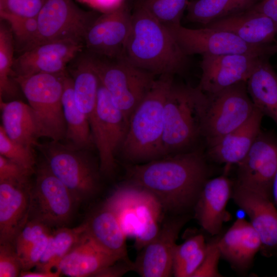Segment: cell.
Returning <instances> with one entry per match:
<instances>
[{
	"mask_svg": "<svg viewBox=\"0 0 277 277\" xmlns=\"http://www.w3.org/2000/svg\"><path fill=\"white\" fill-rule=\"evenodd\" d=\"M126 169L129 182L151 193L170 215L187 214L194 209L208 174L199 151L171 154Z\"/></svg>",
	"mask_w": 277,
	"mask_h": 277,
	"instance_id": "6da1fadb",
	"label": "cell"
},
{
	"mask_svg": "<svg viewBox=\"0 0 277 277\" xmlns=\"http://www.w3.org/2000/svg\"><path fill=\"white\" fill-rule=\"evenodd\" d=\"M122 58L154 75L183 71L187 56L169 28L152 16L141 2L131 16V26Z\"/></svg>",
	"mask_w": 277,
	"mask_h": 277,
	"instance_id": "7a4b0ae2",
	"label": "cell"
},
{
	"mask_svg": "<svg viewBox=\"0 0 277 277\" xmlns=\"http://www.w3.org/2000/svg\"><path fill=\"white\" fill-rule=\"evenodd\" d=\"M169 74L160 75L133 111L121 146L123 157L133 163H146L163 157V111L174 82Z\"/></svg>",
	"mask_w": 277,
	"mask_h": 277,
	"instance_id": "3957f363",
	"label": "cell"
},
{
	"mask_svg": "<svg viewBox=\"0 0 277 277\" xmlns=\"http://www.w3.org/2000/svg\"><path fill=\"white\" fill-rule=\"evenodd\" d=\"M207 95L197 87L174 83L163 111V157L184 152L201 135V118Z\"/></svg>",
	"mask_w": 277,
	"mask_h": 277,
	"instance_id": "277c9868",
	"label": "cell"
},
{
	"mask_svg": "<svg viewBox=\"0 0 277 277\" xmlns=\"http://www.w3.org/2000/svg\"><path fill=\"white\" fill-rule=\"evenodd\" d=\"M106 203L115 213L126 237L134 238L138 251L159 232L164 211L158 200L143 188L128 182L118 187Z\"/></svg>",
	"mask_w": 277,
	"mask_h": 277,
	"instance_id": "5b68a950",
	"label": "cell"
},
{
	"mask_svg": "<svg viewBox=\"0 0 277 277\" xmlns=\"http://www.w3.org/2000/svg\"><path fill=\"white\" fill-rule=\"evenodd\" d=\"M66 71L15 76L35 117L40 137L54 141L65 138L67 126L62 104Z\"/></svg>",
	"mask_w": 277,
	"mask_h": 277,
	"instance_id": "8992f818",
	"label": "cell"
},
{
	"mask_svg": "<svg viewBox=\"0 0 277 277\" xmlns=\"http://www.w3.org/2000/svg\"><path fill=\"white\" fill-rule=\"evenodd\" d=\"M87 52L101 83L129 123L133 111L151 88L155 75L123 58H109Z\"/></svg>",
	"mask_w": 277,
	"mask_h": 277,
	"instance_id": "52a82bcc",
	"label": "cell"
},
{
	"mask_svg": "<svg viewBox=\"0 0 277 277\" xmlns=\"http://www.w3.org/2000/svg\"><path fill=\"white\" fill-rule=\"evenodd\" d=\"M37 146L50 171L67 187L77 203L89 199L97 192V168L84 149L54 141Z\"/></svg>",
	"mask_w": 277,
	"mask_h": 277,
	"instance_id": "ba28073f",
	"label": "cell"
},
{
	"mask_svg": "<svg viewBox=\"0 0 277 277\" xmlns=\"http://www.w3.org/2000/svg\"><path fill=\"white\" fill-rule=\"evenodd\" d=\"M207 95L201 118V135L208 145L243 125L255 108L248 92L246 82Z\"/></svg>",
	"mask_w": 277,
	"mask_h": 277,
	"instance_id": "9c48e42d",
	"label": "cell"
},
{
	"mask_svg": "<svg viewBox=\"0 0 277 277\" xmlns=\"http://www.w3.org/2000/svg\"><path fill=\"white\" fill-rule=\"evenodd\" d=\"M98 16L94 11L81 9L73 0H44L37 16V33L29 50L60 40L84 45L86 32Z\"/></svg>",
	"mask_w": 277,
	"mask_h": 277,
	"instance_id": "30bf717a",
	"label": "cell"
},
{
	"mask_svg": "<svg viewBox=\"0 0 277 277\" xmlns=\"http://www.w3.org/2000/svg\"><path fill=\"white\" fill-rule=\"evenodd\" d=\"M77 203L67 187L50 171L46 163L38 169L31 187L28 220L48 227H64L71 220Z\"/></svg>",
	"mask_w": 277,
	"mask_h": 277,
	"instance_id": "8fae6325",
	"label": "cell"
},
{
	"mask_svg": "<svg viewBox=\"0 0 277 277\" xmlns=\"http://www.w3.org/2000/svg\"><path fill=\"white\" fill-rule=\"evenodd\" d=\"M182 51L187 55L215 56L246 53L271 55L277 52L276 44L253 46L230 32L208 27L190 29L181 24L168 27Z\"/></svg>",
	"mask_w": 277,
	"mask_h": 277,
	"instance_id": "7c38bea8",
	"label": "cell"
},
{
	"mask_svg": "<svg viewBox=\"0 0 277 277\" xmlns=\"http://www.w3.org/2000/svg\"><path fill=\"white\" fill-rule=\"evenodd\" d=\"M128 125L100 81L96 110L90 126L98 152L100 171L104 174H110L114 171L115 155L124 140Z\"/></svg>",
	"mask_w": 277,
	"mask_h": 277,
	"instance_id": "4fadbf2b",
	"label": "cell"
},
{
	"mask_svg": "<svg viewBox=\"0 0 277 277\" xmlns=\"http://www.w3.org/2000/svg\"><path fill=\"white\" fill-rule=\"evenodd\" d=\"M189 217L187 214L170 215L163 220L157 235L139 251L133 262V270L142 277H168L173 274L176 242Z\"/></svg>",
	"mask_w": 277,
	"mask_h": 277,
	"instance_id": "5bb4252c",
	"label": "cell"
},
{
	"mask_svg": "<svg viewBox=\"0 0 277 277\" xmlns=\"http://www.w3.org/2000/svg\"><path fill=\"white\" fill-rule=\"evenodd\" d=\"M237 165L236 184L272 199V184L277 172L276 138L261 131Z\"/></svg>",
	"mask_w": 277,
	"mask_h": 277,
	"instance_id": "9a60e30c",
	"label": "cell"
},
{
	"mask_svg": "<svg viewBox=\"0 0 277 277\" xmlns=\"http://www.w3.org/2000/svg\"><path fill=\"white\" fill-rule=\"evenodd\" d=\"M131 13L124 4L93 21L85 37V50L109 58H122L131 26Z\"/></svg>",
	"mask_w": 277,
	"mask_h": 277,
	"instance_id": "2e32d148",
	"label": "cell"
},
{
	"mask_svg": "<svg viewBox=\"0 0 277 277\" xmlns=\"http://www.w3.org/2000/svg\"><path fill=\"white\" fill-rule=\"evenodd\" d=\"M264 55H267L236 53L203 56L201 64L202 75L197 87L211 95L246 82L260 58Z\"/></svg>",
	"mask_w": 277,
	"mask_h": 277,
	"instance_id": "e0dca14e",
	"label": "cell"
},
{
	"mask_svg": "<svg viewBox=\"0 0 277 277\" xmlns=\"http://www.w3.org/2000/svg\"><path fill=\"white\" fill-rule=\"evenodd\" d=\"M232 197L250 219L259 234L261 251L265 256L277 252V208L272 199L259 192L235 184Z\"/></svg>",
	"mask_w": 277,
	"mask_h": 277,
	"instance_id": "ac0fdd59",
	"label": "cell"
},
{
	"mask_svg": "<svg viewBox=\"0 0 277 277\" xmlns=\"http://www.w3.org/2000/svg\"><path fill=\"white\" fill-rule=\"evenodd\" d=\"M233 185L226 176L221 175L205 183L194 207L195 217L207 233L218 234L230 214L226 210L232 197Z\"/></svg>",
	"mask_w": 277,
	"mask_h": 277,
	"instance_id": "d6986e66",
	"label": "cell"
},
{
	"mask_svg": "<svg viewBox=\"0 0 277 277\" xmlns=\"http://www.w3.org/2000/svg\"><path fill=\"white\" fill-rule=\"evenodd\" d=\"M30 190L28 183H0V244H13L27 222Z\"/></svg>",
	"mask_w": 277,
	"mask_h": 277,
	"instance_id": "ffe728a7",
	"label": "cell"
},
{
	"mask_svg": "<svg viewBox=\"0 0 277 277\" xmlns=\"http://www.w3.org/2000/svg\"><path fill=\"white\" fill-rule=\"evenodd\" d=\"M119 260L99 246L85 231L63 258L57 270L67 276H95Z\"/></svg>",
	"mask_w": 277,
	"mask_h": 277,
	"instance_id": "44dd1931",
	"label": "cell"
},
{
	"mask_svg": "<svg viewBox=\"0 0 277 277\" xmlns=\"http://www.w3.org/2000/svg\"><path fill=\"white\" fill-rule=\"evenodd\" d=\"M221 256L236 270L245 271L252 265L261 251L260 237L250 222L238 219L228 230L218 238Z\"/></svg>",
	"mask_w": 277,
	"mask_h": 277,
	"instance_id": "7402d4cb",
	"label": "cell"
},
{
	"mask_svg": "<svg viewBox=\"0 0 277 277\" xmlns=\"http://www.w3.org/2000/svg\"><path fill=\"white\" fill-rule=\"evenodd\" d=\"M264 115L257 108L243 125L208 145V153L214 161L227 166L239 164L245 157L261 132Z\"/></svg>",
	"mask_w": 277,
	"mask_h": 277,
	"instance_id": "603a6c76",
	"label": "cell"
},
{
	"mask_svg": "<svg viewBox=\"0 0 277 277\" xmlns=\"http://www.w3.org/2000/svg\"><path fill=\"white\" fill-rule=\"evenodd\" d=\"M206 27L230 32L253 46L271 44L277 34V23L251 9L219 19Z\"/></svg>",
	"mask_w": 277,
	"mask_h": 277,
	"instance_id": "cb8c5ba5",
	"label": "cell"
},
{
	"mask_svg": "<svg viewBox=\"0 0 277 277\" xmlns=\"http://www.w3.org/2000/svg\"><path fill=\"white\" fill-rule=\"evenodd\" d=\"M84 223L85 232L99 246L119 259L130 260L127 237L115 213L106 202Z\"/></svg>",
	"mask_w": 277,
	"mask_h": 277,
	"instance_id": "d4e9b609",
	"label": "cell"
},
{
	"mask_svg": "<svg viewBox=\"0 0 277 277\" xmlns=\"http://www.w3.org/2000/svg\"><path fill=\"white\" fill-rule=\"evenodd\" d=\"M2 125L11 140L33 148L38 146L40 137L37 122L29 105L14 100L5 102L1 99Z\"/></svg>",
	"mask_w": 277,
	"mask_h": 277,
	"instance_id": "484cf974",
	"label": "cell"
},
{
	"mask_svg": "<svg viewBox=\"0 0 277 277\" xmlns=\"http://www.w3.org/2000/svg\"><path fill=\"white\" fill-rule=\"evenodd\" d=\"M262 56L246 82L247 91L256 108L277 123V73Z\"/></svg>",
	"mask_w": 277,
	"mask_h": 277,
	"instance_id": "4316f807",
	"label": "cell"
},
{
	"mask_svg": "<svg viewBox=\"0 0 277 277\" xmlns=\"http://www.w3.org/2000/svg\"><path fill=\"white\" fill-rule=\"evenodd\" d=\"M62 104L67 126L65 138L69 141V144L82 149L94 146L89 121L76 106L73 79L67 70L64 79Z\"/></svg>",
	"mask_w": 277,
	"mask_h": 277,
	"instance_id": "83f0119b",
	"label": "cell"
},
{
	"mask_svg": "<svg viewBox=\"0 0 277 277\" xmlns=\"http://www.w3.org/2000/svg\"><path fill=\"white\" fill-rule=\"evenodd\" d=\"M261 0H195L187 7V19L208 25L211 23L250 9Z\"/></svg>",
	"mask_w": 277,
	"mask_h": 277,
	"instance_id": "f1b7e54d",
	"label": "cell"
},
{
	"mask_svg": "<svg viewBox=\"0 0 277 277\" xmlns=\"http://www.w3.org/2000/svg\"><path fill=\"white\" fill-rule=\"evenodd\" d=\"M85 229L86 226L83 223L75 228L61 227L51 231L46 249L36 266L37 270H58L60 263Z\"/></svg>",
	"mask_w": 277,
	"mask_h": 277,
	"instance_id": "f546056e",
	"label": "cell"
},
{
	"mask_svg": "<svg viewBox=\"0 0 277 277\" xmlns=\"http://www.w3.org/2000/svg\"><path fill=\"white\" fill-rule=\"evenodd\" d=\"M15 48L9 26L0 25V99L11 98L17 95L20 88L12 77Z\"/></svg>",
	"mask_w": 277,
	"mask_h": 277,
	"instance_id": "4dcf8cb0",
	"label": "cell"
},
{
	"mask_svg": "<svg viewBox=\"0 0 277 277\" xmlns=\"http://www.w3.org/2000/svg\"><path fill=\"white\" fill-rule=\"evenodd\" d=\"M69 63L66 60L49 55H31L25 52L14 58L12 77L28 76L39 73H61L66 70Z\"/></svg>",
	"mask_w": 277,
	"mask_h": 277,
	"instance_id": "1f68e13d",
	"label": "cell"
},
{
	"mask_svg": "<svg viewBox=\"0 0 277 277\" xmlns=\"http://www.w3.org/2000/svg\"><path fill=\"white\" fill-rule=\"evenodd\" d=\"M189 0H144L142 6L156 19L167 27L181 24Z\"/></svg>",
	"mask_w": 277,
	"mask_h": 277,
	"instance_id": "d6a6232c",
	"label": "cell"
},
{
	"mask_svg": "<svg viewBox=\"0 0 277 277\" xmlns=\"http://www.w3.org/2000/svg\"><path fill=\"white\" fill-rule=\"evenodd\" d=\"M3 21L6 22L10 28L15 51L21 54L29 50L37 33V17L28 18H8Z\"/></svg>",
	"mask_w": 277,
	"mask_h": 277,
	"instance_id": "836d02e7",
	"label": "cell"
},
{
	"mask_svg": "<svg viewBox=\"0 0 277 277\" xmlns=\"http://www.w3.org/2000/svg\"><path fill=\"white\" fill-rule=\"evenodd\" d=\"M0 155L33 171L35 159L32 148L10 138L0 127Z\"/></svg>",
	"mask_w": 277,
	"mask_h": 277,
	"instance_id": "e575fe53",
	"label": "cell"
},
{
	"mask_svg": "<svg viewBox=\"0 0 277 277\" xmlns=\"http://www.w3.org/2000/svg\"><path fill=\"white\" fill-rule=\"evenodd\" d=\"M44 0H0L1 20L37 17Z\"/></svg>",
	"mask_w": 277,
	"mask_h": 277,
	"instance_id": "d590c367",
	"label": "cell"
},
{
	"mask_svg": "<svg viewBox=\"0 0 277 277\" xmlns=\"http://www.w3.org/2000/svg\"><path fill=\"white\" fill-rule=\"evenodd\" d=\"M51 231V228L39 222L28 220L13 243L18 256L29 247Z\"/></svg>",
	"mask_w": 277,
	"mask_h": 277,
	"instance_id": "8d00e7d4",
	"label": "cell"
},
{
	"mask_svg": "<svg viewBox=\"0 0 277 277\" xmlns=\"http://www.w3.org/2000/svg\"><path fill=\"white\" fill-rule=\"evenodd\" d=\"M218 238L207 243V249L204 260L192 277L222 276L218 269L221 254L218 245Z\"/></svg>",
	"mask_w": 277,
	"mask_h": 277,
	"instance_id": "74e56055",
	"label": "cell"
},
{
	"mask_svg": "<svg viewBox=\"0 0 277 277\" xmlns=\"http://www.w3.org/2000/svg\"><path fill=\"white\" fill-rule=\"evenodd\" d=\"M22 270L20 259L13 245L0 244V277L19 276Z\"/></svg>",
	"mask_w": 277,
	"mask_h": 277,
	"instance_id": "f35d334b",
	"label": "cell"
},
{
	"mask_svg": "<svg viewBox=\"0 0 277 277\" xmlns=\"http://www.w3.org/2000/svg\"><path fill=\"white\" fill-rule=\"evenodd\" d=\"M32 172L0 155V183L25 184Z\"/></svg>",
	"mask_w": 277,
	"mask_h": 277,
	"instance_id": "ab89813d",
	"label": "cell"
},
{
	"mask_svg": "<svg viewBox=\"0 0 277 277\" xmlns=\"http://www.w3.org/2000/svg\"><path fill=\"white\" fill-rule=\"evenodd\" d=\"M206 243L203 235L197 234L187 239L181 244H176L173 253V270L189 259Z\"/></svg>",
	"mask_w": 277,
	"mask_h": 277,
	"instance_id": "60d3db41",
	"label": "cell"
},
{
	"mask_svg": "<svg viewBox=\"0 0 277 277\" xmlns=\"http://www.w3.org/2000/svg\"><path fill=\"white\" fill-rule=\"evenodd\" d=\"M50 233L43 236L29 247L19 256L22 265V271L30 270L36 266L46 249Z\"/></svg>",
	"mask_w": 277,
	"mask_h": 277,
	"instance_id": "b9f144b4",
	"label": "cell"
},
{
	"mask_svg": "<svg viewBox=\"0 0 277 277\" xmlns=\"http://www.w3.org/2000/svg\"><path fill=\"white\" fill-rule=\"evenodd\" d=\"M207 243L189 259L173 270V274L176 277H192L200 267L205 256Z\"/></svg>",
	"mask_w": 277,
	"mask_h": 277,
	"instance_id": "7bdbcfd3",
	"label": "cell"
},
{
	"mask_svg": "<svg viewBox=\"0 0 277 277\" xmlns=\"http://www.w3.org/2000/svg\"><path fill=\"white\" fill-rule=\"evenodd\" d=\"M130 270H133V262L121 259L100 271L95 276H121Z\"/></svg>",
	"mask_w": 277,
	"mask_h": 277,
	"instance_id": "ee69618b",
	"label": "cell"
},
{
	"mask_svg": "<svg viewBox=\"0 0 277 277\" xmlns=\"http://www.w3.org/2000/svg\"><path fill=\"white\" fill-rule=\"evenodd\" d=\"M102 13L114 11L125 4V0H78Z\"/></svg>",
	"mask_w": 277,
	"mask_h": 277,
	"instance_id": "f6af8a7d",
	"label": "cell"
},
{
	"mask_svg": "<svg viewBox=\"0 0 277 277\" xmlns=\"http://www.w3.org/2000/svg\"><path fill=\"white\" fill-rule=\"evenodd\" d=\"M250 9L264 14L277 23V0H261Z\"/></svg>",
	"mask_w": 277,
	"mask_h": 277,
	"instance_id": "bcb514c9",
	"label": "cell"
},
{
	"mask_svg": "<svg viewBox=\"0 0 277 277\" xmlns=\"http://www.w3.org/2000/svg\"><path fill=\"white\" fill-rule=\"evenodd\" d=\"M61 274L59 270L54 271L37 270L34 272L22 271L19 276L21 277H57Z\"/></svg>",
	"mask_w": 277,
	"mask_h": 277,
	"instance_id": "7dc6e473",
	"label": "cell"
},
{
	"mask_svg": "<svg viewBox=\"0 0 277 277\" xmlns=\"http://www.w3.org/2000/svg\"><path fill=\"white\" fill-rule=\"evenodd\" d=\"M272 201L277 208V172L274 178L272 187Z\"/></svg>",
	"mask_w": 277,
	"mask_h": 277,
	"instance_id": "c3c4849f",
	"label": "cell"
},
{
	"mask_svg": "<svg viewBox=\"0 0 277 277\" xmlns=\"http://www.w3.org/2000/svg\"><path fill=\"white\" fill-rule=\"evenodd\" d=\"M276 253L277 254V252Z\"/></svg>",
	"mask_w": 277,
	"mask_h": 277,
	"instance_id": "681fc988",
	"label": "cell"
},
{
	"mask_svg": "<svg viewBox=\"0 0 277 277\" xmlns=\"http://www.w3.org/2000/svg\"><path fill=\"white\" fill-rule=\"evenodd\" d=\"M276 45H277V44H276Z\"/></svg>",
	"mask_w": 277,
	"mask_h": 277,
	"instance_id": "f907efd6",
	"label": "cell"
}]
</instances>
